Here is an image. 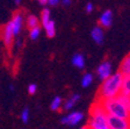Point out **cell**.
<instances>
[{"instance_id":"6da1fadb","label":"cell","mask_w":130,"mask_h":129,"mask_svg":"<svg viewBox=\"0 0 130 129\" xmlns=\"http://www.w3.org/2000/svg\"><path fill=\"white\" fill-rule=\"evenodd\" d=\"M122 79H123L122 73H120L117 71V72H114L106 80L101 81V85L99 87V91H98L96 99L105 100V99H110V98L117 97L121 93Z\"/></svg>"},{"instance_id":"7a4b0ae2","label":"cell","mask_w":130,"mask_h":129,"mask_svg":"<svg viewBox=\"0 0 130 129\" xmlns=\"http://www.w3.org/2000/svg\"><path fill=\"white\" fill-rule=\"evenodd\" d=\"M100 102H101V105H102L103 109L106 110V113L108 114V115L122 118V119H130L129 106L125 105L119 95L115 98H110V99L100 100Z\"/></svg>"},{"instance_id":"3957f363","label":"cell","mask_w":130,"mask_h":129,"mask_svg":"<svg viewBox=\"0 0 130 129\" xmlns=\"http://www.w3.org/2000/svg\"><path fill=\"white\" fill-rule=\"evenodd\" d=\"M107 116H108V114L103 109L100 100L96 99L89 108V119L87 122V126L93 127L98 126V124H107Z\"/></svg>"},{"instance_id":"277c9868","label":"cell","mask_w":130,"mask_h":129,"mask_svg":"<svg viewBox=\"0 0 130 129\" xmlns=\"http://www.w3.org/2000/svg\"><path fill=\"white\" fill-rule=\"evenodd\" d=\"M84 118H85V115L83 112H80V110H73L71 113L66 114L65 116H63L60 119V122H62V124H65V126L74 127L80 123L84 120Z\"/></svg>"},{"instance_id":"5b68a950","label":"cell","mask_w":130,"mask_h":129,"mask_svg":"<svg viewBox=\"0 0 130 129\" xmlns=\"http://www.w3.org/2000/svg\"><path fill=\"white\" fill-rule=\"evenodd\" d=\"M107 126L110 129H130V119H122L108 115Z\"/></svg>"},{"instance_id":"8992f818","label":"cell","mask_w":130,"mask_h":129,"mask_svg":"<svg viewBox=\"0 0 130 129\" xmlns=\"http://www.w3.org/2000/svg\"><path fill=\"white\" fill-rule=\"evenodd\" d=\"M8 23L11 24L13 34L16 38L21 34L22 28H23V24H24V18H23V15H22V13H20V12L15 13L13 15V18L11 19V21H8Z\"/></svg>"},{"instance_id":"52a82bcc","label":"cell","mask_w":130,"mask_h":129,"mask_svg":"<svg viewBox=\"0 0 130 129\" xmlns=\"http://www.w3.org/2000/svg\"><path fill=\"white\" fill-rule=\"evenodd\" d=\"M111 75H113V67H111L110 62H108V61H105V62L100 63L99 66L96 67V77L101 81L106 80Z\"/></svg>"},{"instance_id":"ba28073f","label":"cell","mask_w":130,"mask_h":129,"mask_svg":"<svg viewBox=\"0 0 130 129\" xmlns=\"http://www.w3.org/2000/svg\"><path fill=\"white\" fill-rule=\"evenodd\" d=\"M0 37H1V40H3L6 48H11L14 44V38H15V36H14L13 30H12V28H11V24L8 23V22L3 27V29H1Z\"/></svg>"},{"instance_id":"9c48e42d","label":"cell","mask_w":130,"mask_h":129,"mask_svg":"<svg viewBox=\"0 0 130 129\" xmlns=\"http://www.w3.org/2000/svg\"><path fill=\"white\" fill-rule=\"evenodd\" d=\"M113 18L114 14L111 9H106L101 13L100 18H99V26L102 27L103 29H108L110 28V26L113 24Z\"/></svg>"},{"instance_id":"30bf717a","label":"cell","mask_w":130,"mask_h":129,"mask_svg":"<svg viewBox=\"0 0 130 129\" xmlns=\"http://www.w3.org/2000/svg\"><path fill=\"white\" fill-rule=\"evenodd\" d=\"M91 37L96 44L101 46L105 41V30L100 26H95L92 30H91Z\"/></svg>"},{"instance_id":"8fae6325","label":"cell","mask_w":130,"mask_h":129,"mask_svg":"<svg viewBox=\"0 0 130 129\" xmlns=\"http://www.w3.org/2000/svg\"><path fill=\"white\" fill-rule=\"evenodd\" d=\"M80 100V94H78V93H74V94H72L69 99H66L64 101V104H63V107H62V109L63 110H71L74 106H76V104Z\"/></svg>"},{"instance_id":"7c38bea8","label":"cell","mask_w":130,"mask_h":129,"mask_svg":"<svg viewBox=\"0 0 130 129\" xmlns=\"http://www.w3.org/2000/svg\"><path fill=\"white\" fill-rule=\"evenodd\" d=\"M71 63L76 69H79V70H83L86 66V59H85L84 55L81 54H74L71 58Z\"/></svg>"},{"instance_id":"4fadbf2b","label":"cell","mask_w":130,"mask_h":129,"mask_svg":"<svg viewBox=\"0 0 130 129\" xmlns=\"http://www.w3.org/2000/svg\"><path fill=\"white\" fill-rule=\"evenodd\" d=\"M119 72L122 73V76H130V54H128L122 59L119 67Z\"/></svg>"},{"instance_id":"5bb4252c","label":"cell","mask_w":130,"mask_h":129,"mask_svg":"<svg viewBox=\"0 0 130 129\" xmlns=\"http://www.w3.org/2000/svg\"><path fill=\"white\" fill-rule=\"evenodd\" d=\"M24 24L28 27V29H31L34 27H38L40 26V19L36 15H34V14H30V15H28L24 19Z\"/></svg>"},{"instance_id":"9a60e30c","label":"cell","mask_w":130,"mask_h":129,"mask_svg":"<svg viewBox=\"0 0 130 129\" xmlns=\"http://www.w3.org/2000/svg\"><path fill=\"white\" fill-rule=\"evenodd\" d=\"M121 94L130 97V76H123L121 86Z\"/></svg>"},{"instance_id":"2e32d148","label":"cell","mask_w":130,"mask_h":129,"mask_svg":"<svg viewBox=\"0 0 130 129\" xmlns=\"http://www.w3.org/2000/svg\"><path fill=\"white\" fill-rule=\"evenodd\" d=\"M63 104H64V100L62 99V97L57 95V97H55L54 99L51 100V102H50V109L54 110V112H58V110L62 109Z\"/></svg>"},{"instance_id":"e0dca14e","label":"cell","mask_w":130,"mask_h":129,"mask_svg":"<svg viewBox=\"0 0 130 129\" xmlns=\"http://www.w3.org/2000/svg\"><path fill=\"white\" fill-rule=\"evenodd\" d=\"M51 21V13L49 8H44L43 11L41 12V16H40V22L42 24V27H44L45 24H48L49 22Z\"/></svg>"},{"instance_id":"ac0fdd59","label":"cell","mask_w":130,"mask_h":129,"mask_svg":"<svg viewBox=\"0 0 130 129\" xmlns=\"http://www.w3.org/2000/svg\"><path fill=\"white\" fill-rule=\"evenodd\" d=\"M43 28H44V32H45L46 36H48L49 38H52L56 35V24H55V22L52 21V20L49 22L48 24H45Z\"/></svg>"},{"instance_id":"d6986e66","label":"cell","mask_w":130,"mask_h":129,"mask_svg":"<svg viewBox=\"0 0 130 129\" xmlns=\"http://www.w3.org/2000/svg\"><path fill=\"white\" fill-rule=\"evenodd\" d=\"M93 79H94V77H93L92 73H89V72L85 73V75L83 76V78H81V86H83L84 89L89 87L93 83Z\"/></svg>"},{"instance_id":"ffe728a7","label":"cell","mask_w":130,"mask_h":129,"mask_svg":"<svg viewBox=\"0 0 130 129\" xmlns=\"http://www.w3.org/2000/svg\"><path fill=\"white\" fill-rule=\"evenodd\" d=\"M40 35H41V27L40 26L29 29V38L30 40H32V41L37 40V38L40 37Z\"/></svg>"},{"instance_id":"44dd1931","label":"cell","mask_w":130,"mask_h":129,"mask_svg":"<svg viewBox=\"0 0 130 129\" xmlns=\"http://www.w3.org/2000/svg\"><path fill=\"white\" fill-rule=\"evenodd\" d=\"M20 118H21L22 122L23 123H27L28 121H29V118H30V112L28 108H23V110L21 112V114H20Z\"/></svg>"},{"instance_id":"7402d4cb","label":"cell","mask_w":130,"mask_h":129,"mask_svg":"<svg viewBox=\"0 0 130 129\" xmlns=\"http://www.w3.org/2000/svg\"><path fill=\"white\" fill-rule=\"evenodd\" d=\"M27 90H28V93H29L30 95H34V94L37 92V85H36V84H29Z\"/></svg>"},{"instance_id":"603a6c76","label":"cell","mask_w":130,"mask_h":129,"mask_svg":"<svg viewBox=\"0 0 130 129\" xmlns=\"http://www.w3.org/2000/svg\"><path fill=\"white\" fill-rule=\"evenodd\" d=\"M93 11H94V6H93V4L92 3H87L86 6H85V12H86L87 14H89V13H92Z\"/></svg>"},{"instance_id":"cb8c5ba5","label":"cell","mask_w":130,"mask_h":129,"mask_svg":"<svg viewBox=\"0 0 130 129\" xmlns=\"http://www.w3.org/2000/svg\"><path fill=\"white\" fill-rule=\"evenodd\" d=\"M91 129H110L107 124H98V126H93V127H89Z\"/></svg>"},{"instance_id":"d4e9b609","label":"cell","mask_w":130,"mask_h":129,"mask_svg":"<svg viewBox=\"0 0 130 129\" xmlns=\"http://www.w3.org/2000/svg\"><path fill=\"white\" fill-rule=\"evenodd\" d=\"M60 3V0H48V5L54 7V6H57L58 4Z\"/></svg>"},{"instance_id":"484cf974","label":"cell","mask_w":130,"mask_h":129,"mask_svg":"<svg viewBox=\"0 0 130 129\" xmlns=\"http://www.w3.org/2000/svg\"><path fill=\"white\" fill-rule=\"evenodd\" d=\"M71 3H72V0H60V4L65 7H69L71 5Z\"/></svg>"},{"instance_id":"4316f807","label":"cell","mask_w":130,"mask_h":129,"mask_svg":"<svg viewBox=\"0 0 130 129\" xmlns=\"http://www.w3.org/2000/svg\"><path fill=\"white\" fill-rule=\"evenodd\" d=\"M37 1H38V4H40V5H42V6L48 5V0H37Z\"/></svg>"},{"instance_id":"83f0119b","label":"cell","mask_w":130,"mask_h":129,"mask_svg":"<svg viewBox=\"0 0 130 129\" xmlns=\"http://www.w3.org/2000/svg\"><path fill=\"white\" fill-rule=\"evenodd\" d=\"M14 4H15L16 6H19L20 4H21V0H14Z\"/></svg>"},{"instance_id":"f1b7e54d","label":"cell","mask_w":130,"mask_h":129,"mask_svg":"<svg viewBox=\"0 0 130 129\" xmlns=\"http://www.w3.org/2000/svg\"><path fill=\"white\" fill-rule=\"evenodd\" d=\"M79 129H91V128H89V127L86 124V126H84V127H80V128H79Z\"/></svg>"},{"instance_id":"f546056e","label":"cell","mask_w":130,"mask_h":129,"mask_svg":"<svg viewBox=\"0 0 130 129\" xmlns=\"http://www.w3.org/2000/svg\"><path fill=\"white\" fill-rule=\"evenodd\" d=\"M129 108H130V107H129Z\"/></svg>"}]
</instances>
